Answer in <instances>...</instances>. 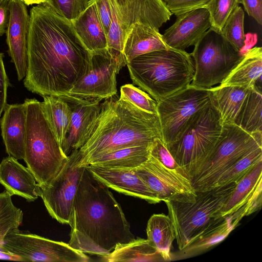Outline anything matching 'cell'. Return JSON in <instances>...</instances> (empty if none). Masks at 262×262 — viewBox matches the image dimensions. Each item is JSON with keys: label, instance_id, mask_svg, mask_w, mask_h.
<instances>
[{"label": "cell", "instance_id": "cell-5", "mask_svg": "<svg viewBox=\"0 0 262 262\" xmlns=\"http://www.w3.org/2000/svg\"><path fill=\"white\" fill-rule=\"evenodd\" d=\"M24 160L42 188L57 176L68 161L37 99H26Z\"/></svg>", "mask_w": 262, "mask_h": 262}, {"label": "cell", "instance_id": "cell-27", "mask_svg": "<svg viewBox=\"0 0 262 262\" xmlns=\"http://www.w3.org/2000/svg\"><path fill=\"white\" fill-rule=\"evenodd\" d=\"M262 190V161L245 175L235 186L222 209L225 217L234 213Z\"/></svg>", "mask_w": 262, "mask_h": 262}, {"label": "cell", "instance_id": "cell-15", "mask_svg": "<svg viewBox=\"0 0 262 262\" xmlns=\"http://www.w3.org/2000/svg\"><path fill=\"white\" fill-rule=\"evenodd\" d=\"M137 174L156 193L161 201L193 202L196 192L190 180L170 169L152 156L135 168Z\"/></svg>", "mask_w": 262, "mask_h": 262}, {"label": "cell", "instance_id": "cell-20", "mask_svg": "<svg viewBox=\"0 0 262 262\" xmlns=\"http://www.w3.org/2000/svg\"><path fill=\"white\" fill-rule=\"evenodd\" d=\"M0 183L12 196L33 202L41 196V190L32 172L14 157L8 156L0 163Z\"/></svg>", "mask_w": 262, "mask_h": 262}, {"label": "cell", "instance_id": "cell-32", "mask_svg": "<svg viewBox=\"0 0 262 262\" xmlns=\"http://www.w3.org/2000/svg\"><path fill=\"white\" fill-rule=\"evenodd\" d=\"M262 95L257 86H252L247 94L235 124L245 131L262 133Z\"/></svg>", "mask_w": 262, "mask_h": 262}, {"label": "cell", "instance_id": "cell-13", "mask_svg": "<svg viewBox=\"0 0 262 262\" xmlns=\"http://www.w3.org/2000/svg\"><path fill=\"white\" fill-rule=\"evenodd\" d=\"M3 247L21 261L88 262L90 258L63 242L14 229L5 236Z\"/></svg>", "mask_w": 262, "mask_h": 262}, {"label": "cell", "instance_id": "cell-42", "mask_svg": "<svg viewBox=\"0 0 262 262\" xmlns=\"http://www.w3.org/2000/svg\"><path fill=\"white\" fill-rule=\"evenodd\" d=\"M4 54L0 53V116L7 104V89L10 85L4 64Z\"/></svg>", "mask_w": 262, "mask_h": 262}, {"label": "cell", "instance_id": "cell-24", "mask_svg": "<svg viewBox=\"0 0 262 262\" xmlns=\"http://www.w3.org/2000/svg\"><path fill=\"white\" fill-rule=\"evenodd\" d=\"M78 37L90 52L105 49L107 38L94 0L76 19L71 21Z\"/></svg>", "mask_w": 262, "mask_h": 262}, {"label": "cell", "instance_id": "cell-7", "mask_svg": "<svg viewBox=\"0 0 262 262\" xmlns=\"http://www.w3.org/2000/svg\"><path fill=\"white\" fill-rule=\"evenodd\" d=\"M222 129L219 115L210 103L192 116L168 148L190 180L216 144Z\"/></svg>", "mask_w": 262, "mask_h": 262}, {"label": "cell", "instance_id": "cell-29", "mask_svg": "<svg viewBox=\"0 0 262 262\" xmlns=\"http://www.w3.org/2000/svg\"><path fill=\"white\" fill-rule=\"evenodd\" d=\"M102 260L118 261H164L157 249L147 239L138 237L124 244H118Z\"/></svg>", "mask_w": 262, "mask_h": 262}, {"label": "cell", "instance_id": "cell-17", "mask_svg": "<svg viewBox=\"0 0 262 262\" xmlns=\"http://www.w3.org/2000/svg\"><path fill=\"white\" fill-rule=\"evenodd\" d=\"M210 28L209 13L207 8H201L177 16L162 37L168 48L185 50L194 46Z\"/></svg>", "mask_w": 262, "mask_h": 262}, {"label": "cell", "instance_id": "cell-31", "mask_svg": "<svg viewBox=\"0 0 262 262\" xmlns=\"http://www.w3.org/2000/svg\"><path fill=\"white\" fill-rule=\"evenodd\" d=\"M146 234L147 239L157 249L164 261L171 260L170 250L176 236L170 217L163 213L152 215L147 224Z\"/></svg>", "mask_w": 262, "mask_h": 262}, {"label": "cell", "instance_id": "cell-10", "mask_svg": "<svg viewBox=\"0 0 262 262\" xmlns=\"http://www.w3.org/2000/svg\"><path fill=\"white\" fill-rule=\"evenodd\" d=\"M112 22L107 35V47L123 53L130 28L139 23L157 31L172 14L161 0H109Z\"/></svg>", "mask_w": 262, "mask_h": 262}, {"label": "cell", "instance_id": "cell-11", "mask_svg": "<svg viewBox=\"0 0 262 262\" xmlns=\"http://www.w3.org/2000/svg\"><path fill=\"white\" fill-rule=\"evenodd\" d=\"M127 63L123 53L107 47L91 52L85 75L67 96L100 102L117 94V75Z\"/></svg>", "mask_w": 262, "mask_h": 262}, {"label": "cell", "instance_id": "cell-37", "mask_svg": "<svg viewBox=\"0 0 262 262\" xmlns=\"http://www.w3.org/2000/svg\"><path fill=\"white\" fill-rule=\"evenodd\" d=\"M120 98L134 104L146 112L157 115V102L150 96L132 84L120 88Z\"/></svg>", "mask_w": 262, "mask_h": 262}, {"label": "cell", "instance_id": "cell-40", "mask_svg": "<svg viewBox=\"0 0 262 262\" xmlns=\"http://www.w3.org/2000/svg\"><path fill=\"white\" fill-rule=\"evenodd\" d=\"M165 7L176 16L192 10L206 8L211 0H161Z\"/></svg>", "mask_w": 262, "mask_h": 262}, {"label": "cell", "instance_id": "cell-19", "mask_svg": "<svg viewBox=\"0 0 262 262\" xmlns=\"http://www.w3.org/2000/svg\"><path fill=\"white\" fill-rule=\"evenodd\" d=\"M59 97L66 100L72 108L70 128L61 146L64 154L69 156L83 145L86 134L99 113L100 103L98 101L79 99L70 96Z\"/></svg>", "mask_w": 262, "mask_h": 262}, {"label": "cell", "instance_id": "cell-14", "mask_svg": "<svg viewBox=\"0 0 262 262\" xmlns=\"http://www.w3.org/2000/svg\"><path fill=\"white\" fill-rule=\"evenodd\" d=\"M77 150L69 156L62 168L47 186L41 188V198L50 215L59 223L69 224L74 199L84 167L78 165Z\"/></svg>", "mask_w": 262, "mask_h": 262}, {"label": "cell", "instance_id": "cell-36", "mask_svg": "<svg viewBox=\"0 0 262 262\" xmlns=\"http://www.w3.org/2000/svg\"><path fill=\"white\" fill-rule=\"evenodd\" d=\"M239 3L240 0H211L206 7L210 15V28L221 33L227 19Z\"/></svg>", "mask_w": 262, "mask_h": 262}, {"label": "cell", "instance_id": "cell-38", "mask_svg": "<svg viewBox=\"0 0 262 262\" xmlns=\"http://www.w3.org/2000/svg\"><path fill=\"white\" fill-rule=\"evenodd\" d=\"M89 0H48L46 2L59 15L72 21L88 7Z\"/></svg>", "mask_w": 262, "mask_h": 262}, {"label": "cell", "instance_id": "cell-25", "mask_svg": "<svg viewBox=\"0 0 262 262\" xmlns=\"http://www.w3.org/2000/svg\"><path fill=\"white\" fill-rule=\"evenodd\" d=\"M168 48L159 31L137 23L132 26L126 35L123 53L128 62L140 55Z\"/></svg>", "mask_w": 262, "mask_h": 262}, {"label": "cell", "instance_id": "cell-8", "mask_svg": "<svg viewBox=\"0 0 262 262\" xmlns=\"http://www.w3.org/2000/svg\"><path fill=\"white\" fill-rule=\"evenodd\" d=\"M258 147H262L261 132L250 134L235 124L223 125L216 144L190 180L195 191L213 189L225 170Z\"/></svg>", "mask_w": 262, "mask_h": 262}, {"label": "cell", "instance_id": "cell-46", "mask_svg": "<svg viewBox=\"0 0 262 262\" xmlns=\"http://www.w3.org/2000/svg\"><path fill=\"white\" fill-rule=\"evenodd\" d=\"M26 5H31L33 4H40L46 2L45 0H21Z\"/></svg>", "mask_w": 262, "mask_h": 262}, {"label": "cell", "instance_id": "cell-30", "mask_svg": "<svg viewBox=\"0 0 262 262\" xmlns=\"http://www.w3.org/2000/svg\"><path fill=\"white\" fill-rule=\"evenodd\" d=\"M42 107L61 147L68 134L72 117L70 105L58 96H42Z\"/></svg>", "mask_w": 262, "mask_h": 262}, {"label": "cell", "instance_id": "cell-47", "mask_svg": "<svg viewBox=\"0 0 262 262\" xmlns=\"http://www.w3.org/2000/svg\"><path fill=\"white\" fill-rule=\"evenodd\" d=\"M45 1H46V2H47L48 0H45Z\"/></svg>", "mask_w": 262, "mask_h": 262}, {"label": "cell", "instance_id": "cell-1", "mask_svg": "<svg viewBox=\"0 0 262 262\" xmlns=\"http://www.w3.org/2000/svg\"><path fill=\"white\" fill-rule=\"evenodd\" d=\"M91 52L71 21L47 2L31 8L24 85L41 96H67L87 72Z\"/></svg>", "mask_w": 262, "mask_h": 262}, {"label": "cell", "instance_id": "cell-12", "mask_svg": "<svg viewBox=\"0 0 262 262\" xmlns=\"http://www.w3.org/2000/svg\"><path fill=\"white\" fill-rule=\"evenodd\" d=\"M208 89L191 84L157 102L162 140L167 147L181 135L192 116L209 104Z\"/></svg>", "mask_w": 262, "mask_h": 262}, {"label": "cell", "instance_id": "cell-33", "mask_svg": "<svg viewBox=\"0 0 262 262\" xmlns=\"http://www.w3.org/2000/svg\"><path fill=\"white\" fill-rule=\"evenodd\" d=\"M260 161H262V147H258L225 170L217 179L214 188L236 184Z\"/></svg>", "mask_w": 262, "mask_h": 262}, {"label": "cell", "instance_id": "cell-34", "mask_svg": "<svg viewBox=\"0 0 262 262\" xmlns=\"http://www.w3.org/2000/svg\"><path fill=\"white\" fill-rule=\"evenodd\" d=\"M11 197L6 189L0 193V246L7 234L18 229L23 222L22 210L13 204Z\"/></svg>", "mask_w": 262, "mask_h": 262}, {"label": "cell", "instance_id": "cell-43", "mask_svg": "<svg viewBox=\"0 0 262 262\" xmlns=\"http://www.w3.org/2000/svg\"><path fill=\"white\" fill-rule=\"evenodd\" d=\"M245 10L259 25L262 24V0H240Z\"/></svg>", "mask_w": 262, "mask_h": 262}, {"label": "cell", "instance_id": "cell-18", "mask_svg": "<svg viewBox=\"0 0 262 262\" xmlns=\"http://www.w3.org/2000/svg\"><path fill=\"white\" fill-rule=\"evenodd\" d=\"M92 174L108 188L119 193L144 200L150 204L161 200L134 169H113L92 165L86 166Z\"/></svg>", "mask_w": 262, "mask_h": 262}, {"label": "cell", "instance_id": "cell-16", "mask_svg": "<svg viewBox=\"0 0 262 262\" xmlns=\"http://www.w3.org/2000/svg\"><path fill=\"white\" fill-rule=\"evenodd\" d=\"M9 7L10 17L6 32L8 53L20 81L25 77L27 71L30 15L21 0H9Z\"/></svg>", "mask_w": 262, "mask_h": 262}, {"label": "cell", "instance_id": "cell-35", "mask_svg": "<svg viewBox=\"0 0 262 262\" xmlns=\"http://www.w3.org/2000/svg\"><path fill=\"white\" fill-rule=\"evenodd\" d=\"M244 21V12L238 6L227 19L221 32L223 37L242 54L246 45Z\"/></svg>", "mask_w": 262, "mask_h": 262}, {"label": "cell", "instance_id": "cell-9", "mask_svg": "<svg viewBox=\"0 0 262 262\" xmlns=\"http://www.w3.org/2000/svg\"><path fill=\"white\" fill-rule=\"evenodd\" d=\"M194 46L190 55L194 72L190 84L204 89L220 84L244 54L236 51L221 33L211 28Z\"/></svg>", "mask_w": 262, "mask_h": 262}, {"label": "cell", "instance_id": "cell-4", "mask_svg": "<svg viewBox=\"0 0 262 262\" xmlns=\"http://www.w3.org/2000/svg\"><path fill=\"white\" fill-rule=\"evenodd\" d=\"M126 66L133 83L156 102L190 84L194 72L190 54L170 48L140 55Z\"/></svg>", "mask_w": 262, "mask_h": 262}, {"label": "cell", "instance_id": "cell-6", "mask_svg": "<svg viewBox=\"0 0 262 262\" xmlns=\"http://www.w3.org/2000/svg\"><path fill=\"white\" fill-rule=\"evenodd\" d=\"M235 183L197 191L194 202H164L180 251L202 233L222 222V209Z\"/></svg>", "mask_w": 262, "mask_h": 262}, {"label": "cell", "instance_id": "cell-28", "mask_svg": "<svg viewBox=\"0 0 262 262\" xmlns=\"http://www.w3.org/2000/svg\"><path fill=\"white\" fill-rule=\"evenodd\" d=\"M151 145L130 146L114 150L93 159L88 165L113 169H134L148 159Z\"/></svg>", "mask_w": 262, "mask_h": 262}, {"label": "cell", "instance_id": "cell-45", "mask_svg": "<svg viewBox=\"0 0 262 262\" xmlns=\"http://www.w3.org/2000/svg\"><path fill=\"white\" fill-rule=\"evenodd\" d=\"M0 259L21 261L18 256L7 250L3 246H0Z\"/></svg>", "mask_w": 262, "mask_h": 262}, {"label": "cell", "instance_id": "cell-23", "mask_svg": "<svg viewBox=\"0 0 262 262\" xmlns=\"http://www.w3.org/2000/svg\"><path fill=\"white\" fill-rule=\"evenodd\" d=\"M251 87L218 85L208 89L211 103L217 112L222 125L235 124Z\"/></svg>", "mask_w": 262, "mask_h": 262}, {"label": "cell", "instance_id": "cell-26", "mask_svg": "<svg viewBox=\"0 0 262 262\" xmlns=\"http://www.w3.org/2000/svg\"><path fill=\"white\" fill-rule=\"evenodd\" d=\"M262 48L255 47L248 49L220 86H252L261 82Z\"/></svg>", "mask_w": 262, "mask_h": 262}, {"label": "cell", "instance_id": "cell-41", "mask_svg": "<svg viewBox=\"0 0 262 262\" xmlns=\"http://www.w3.org/2000/svg\"><path fill=\"white\" fill-rule=\"evenodd\" d=\"M98 14L106 36L112 22V13L109 0H94Z\"/></svg>", "mask_w": 262, "mask_h": 262}, {"label": "cell", "instance_id": "cell-21", "mask_svg": "<svg viewBox=\"0 0 262 262\" xmlns=\"http://www.w3.org/2000/svg\"><path fill=\"white\" fill-rule=\"evenodd\" d=\"M0 119L1 135L6 152L18 160H24L26 130L24 103L7 104Z\"/></svg>", "mask_w": 262, "mask_h": 262}, {"label": "cell", "instance_id": "cell-44", "mask_svg": "<svg viewBox=\"0 0 262 262\" xmlns=\"http://www.w3.org/2000/svg\"><path fill=\"white\" fill-rule=\"evenodd\" d=\"M9 0H0V36L6 33L9 17Z\"/></svg>", "mask_w": 262, "mask_h": 262}, {"label": "cell", "instance_id": "cell-39", "mask_svg": "<svg viewBox=\"0 0 262 262\" xmlns=\"http://www.w3.org/2000/svg\"><path fill=\"white\" fill-rule=\"evenodd\" d=\"M150 155L157 159L165 167L175 170L187 177L182 168L177 163L167 147L164 144L161 138H157L154 140L150 148Z\"/></svg>", "mask_w": 262, "mask_h": 262}, {"label": "cell", "instance_id": "cell-48", "mask_svg": "<svg viewBox=\"0 0 262 262\" xmlns=\"http://www.w3.org/2000/svg\"><path fill=\"white\" fill-rule=\"evenodd\" d=\"M89 1H91V0H89Z\"/></svg>", "mask_w": 262, "mask_h": 262}, {"label": "cell", "instance_id": "cell-3", "mask_svg": "<svg viewBox=\"0 0 262 262\" xmlns=\"http://www.w3.org/2000/svg\"><path fill=\"white\" fill-rule=\"evenodd\" d=\"M113 96L100 103L98 115L77 150L78 165L86 166L93 159L121 148L151 145L162 139L157 115L137 108L130 102Z\"/></svg>", "mask_w": 262, "mask_h": 262}, {"label": "cell", "instance_id": "cell-22", "mask_svg": "<svg viewBox=\"0 0 262 262\" xmlns=\"http://www.w3.org/2000/svg\"><path fill=\"white\" fill-rule=\"evenodd\" d=\"M247 208L246 204L234 213L225 216L222 222L202 233L181 250L178 258L196 255L223 241L237 226L242 219L248 215Z\"/></svg>", "mask_w": 262, "mask_h": 262}, {"label": "cell", "instance_id": "cell-2", "mask_svg": "<svg viewBox=\"0 0 262 262\" xmlns=\"http://www.w3.org/2000/svg\"><path fill=\"white\" fill-rule=\"evenodd\" d=\"M69 225V245L101 257L117 244L135 238L120 204L86 166L74 199Z\"/></svg>", "mask_w": 262, "mask_h": 262}]
</instances>
